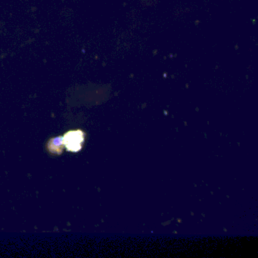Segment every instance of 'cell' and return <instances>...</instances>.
Masks as SVG:
<instances>
[{"instance_id":"1","label":"cell","mask_w":258,"mask_h":258,"mask_svg":"<svg viewBox=\"0 0 258 258\" xmlns=\"http://www.w3.org/2000/svg\"><path fill=\"white\" fill-rule=\"evenodd\" d=\"M84 134L81 131H69L62 139L63 144L71 152H78L82 147Z\"/></svg>"}]
</instances>
